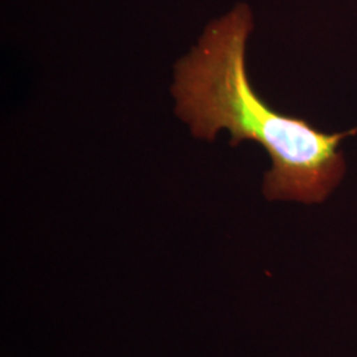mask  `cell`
I'll list each match as a JSON object with an SVG mask.
<instances>
[{
  "label": "cell",
  "mask_w": 357,
  "mask_h": 357,
  "mask_svg": "<svg viewBox=\"0 0 357 357\" xmlns=\"http://www.w3.org/2000/svg\"><path fill=\"white\" fill-rule=\"evenodd\" d=\"M252 31L253 15L245 3L205 26L196 47L176 64V114L197 138L213 141L228 130L233 146L261 144L271 159L264 181L270 202L320 204L344 176L339 146L347 134H326L273 110L257 96L245 61Z\"/></svg>",
  "instance_id": "1"
}]
</instances>
